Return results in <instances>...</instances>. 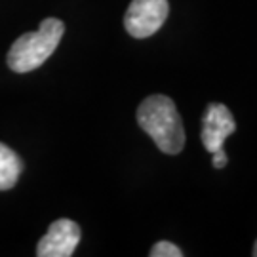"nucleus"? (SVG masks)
I'll return each mask as SVG.
<instances>
[{"mask_svg": "<svg viewBox=\"0 0 257 257\" xmlns=\"http://www.w3.org/2000/svg\"><path fill=\"white\" fill-rule=\"evenodd\" d=\"M138 124L166 155H179L185 147L183 120L172 97L155 93L138 107Z\"/></svg>", "mask_w": 257, "mask_h": 257, "instance_id": "f257e3e1", "label": "nucleus"}, {"mask_svg": "<svg viewBox=\"0 0 257 257\" xmlns=\"http://www.w3.org/2000/svg\"><path fill=\"white\" fill-rule=\"evenodd\" d=\"M65 33V25L61 19L46 18L38 31L25 33L12 44L8 52V67L16 73H29L35 71L59 46Z\"/></svg>", "mask_w": 257, "mask_h": 257, "instance_id": "f03ea898", "label": "nucleus"}, {"mask_svg": "<svg viewBox=\"0 0 257 257\" xmlns=\"http://www.w3.org/2000/svg\"><path fill=\"white\" fill-rule=\"evenodd\" d=\"M170 14L168 0H132L124 16V27L134 38L153 37Z\"/></svg>", "mask_w": 257, "mask_h": 257, "instance_id": "7ed1b4c3", "label": "nucleus"}, {"mask_svg": "<svg viewBox=\"0 0 257 257\" xmlns=\"http://www.w3.org/2000/svg\"><path fill=\"white\" fill-rule=\"evenodd\" d=\"M236 132V120L232 116L227 105L223 103H210L202 116V132L200 139L208 153H215L223 149L225 139Z\"/></svg>", "mask_w": 257, "mask_h": 257, "instance_id": "20e7f679", "label": "nucleus"}, {"mask_svg": "<svg viewBox=\"0 0 257 257\" xmlns=\"http://www.w3.org/2000/svg\"><path fill=\"white\" fill-rule=\"evenodd\" d=\"M80 227L71 219H57L37 246L38 257H69L80 242Z\"/></svg>", "mask_w": 257, "mask_h": 257, "instance_id": "39448f33", "label": "nucleus"}, {"mask_svg": "<svg viewBox=\"0 0 257 257\" xmlns=\"http://www.w3.org/2000/svg\"><path fill=\"white\" fill-rule=\"evenodd\" d=\"M23 172V162L16 151L0 143V191H8L18 183Z\"/></svg>", "mask_w": 257, "mask_h": 257, "instance_id": "423d86ee", "label": "nucleus"}, {"mask_svg": "<svg viewBox=\"0 0 257 257\" xmlns=\"http://www.w3.org/2000/svg\"><path fill=\"white\" fill-rule=\"evenodd\" d=\"M151 257H181L183 251L177 248L175 244L168 242V240H162V242H156L155 246L149 251Z\"/></svg>", "mask_w": 257, "mask_h": 257, "instance_id": "0eeeda50", "label": "nucleus"}, {"mask_svg": "<svg viewBox=\"0 0 257 257\" xmlns=\"http://www.w3.org/2000/svg\"><path fill=\"white\" fill-rule=\"evenodd\" d=\"M213 155V160H211V164H213V168H217V170H221V168H225L227 166V162H229V158H227V153H225V149H217L215 153H211Z\"/></svg>", "mask_w": 257, "mask_h": 257, "instance_id": "6e6552de", "label": "nucleus"}, {"mask_svg": "<svg viewBox=\"0 0 257 257\" xmlns=\"http://www.w3.org/2000/svg\"><path fill=\"white\" fill-rule=\"evenodd\" d=\"M251 255L257 257V240H255V244H253V251H251Z\"/></svg>", "mask_w": 257, "mask_h": 257, "instance_id": "1a4fd4ad", "label": "nucleus"}]
</instances>
